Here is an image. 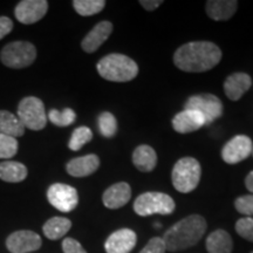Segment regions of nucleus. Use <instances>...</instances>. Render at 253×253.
<instances>
[{"label": "nucleus", "instance_id": "27", "mask_svg": "<svg viewBox=\"0 0 253 253\" xmlns=\"http://www.w3.org/2000/svg\"><path fill=\"white\" fill-rule=\"evenodd\" d=\"M97 125H99L100 134L104 137H113L118 131V121L115 116L109 112H103L100 114L97 119Z\"/></svg>", "mask_w": 253, "mask_h": 253}, {"label": "nucleus", "instance_id": "14", "mask_svg": "<svg viewBox=\"0 0 253 253\" xmlns=\"http://www.w3.org/2000/svg\"><path fill=\"white\" fill-rule=\"evenodd\" d=\"M131 198V188L128 183L120 182L109 186L103 192V205L108 209H120L128 203Z\"/></svg>", "mask_w": 253, "mask_h": 253}, {"label": "nucleus", "instance_id": "6", "mask_svg": "<svg viewBox=\"0 0 253 253\" xmlns=\"http://www.w3.org/2000/svg\"><path fill=\"white\" fill-rule=\"evenodd\" d=\"M37 59V48L28 41L8 43L0 53V60L9 68L20 69L31 66Z\"/></svg>", "mask_w": 253, "mask_h": 253}, {"label": "nucleus", "instance_id": "32", "mask_svg": "<svg viewBox=\"0 0 253 253\" xmlns=\"http://www.w3.org/2000/svg\"><path fill=\"white\" fill-rule=\"evenodd\" d=\"M166 251L167 248L163 239L160 237H155L148 242V244L141 250L140 253H166Z\"/></svg>", "mask_w": 253, "mask_h": 253}, {"label": "nucleus", "instance_id": "7", "mask_svg": "<svg viewBox=\"0 0 253 253\" xmlns=\"http://www.w3.org/2000/svg\"><path fill=\"white\" fill-rule=\"evenodd\" d=\"M18 119L25 128L31 130H42L47 125L45 106L36 96H27L18 106Z\"/></svg>", "mask_w": 253, "mask_h": 253}, {"label": "nucleus", "instance_id": "25", "mask_svg": "<svg viewBox=\"0 0 253 253\" xmlns=\"http://www.w3.org/2000/svg\"><path fill=\"white\" fill-rule=\"evenodd\" d=\"M106 6L104 0H74L73 7L82 17H90V15L100 13Z\"/></svg>", "mask_w": 253, "mask_h": 253}, {"label": "nucleus", "instance_id": "21", "mask_svg": "<svg viewBox=\"0 0 253 253\" xmlns=\"http://www.w3.org/2000/svg\"><path fill=\"white\" fill-rule=\"evenodd\" d=\"M205 245L209 253H231L233 249L232 238L224 230H216L210 233Z\"/></svg>", "mask_w": 253, "mask_h": 253}, {"label": "nucleus", "instance_id": "36", "mask_svg": "<svg viewBox=\"0 0 253 253\" xmlns=\"http://www.w3.org/2000/svg\"><path fill=\"white\" fill-rule=\"evenodd\" d=\"M245 186L250 192H253V171H251L245 178Z\"/></svg>", "mask_w": 253, "mask_h": 253}, {"label": "nucleus", "instance_id": "19", "mask_svg": "<svg viewBox=\"0 0 253 253\" xmlns=\"http://www.w3.org/2000/svg\"><path fill=\"white\" fill-rule=\"evenodd\" d=\"M237 8L238 1L236 0H210L205 6L209 17L216 21L229 20L236 13Z\"/></svg>", "mask_w": 253, "mask_h": 253}, {"label": "nucleus", "instance_id": "17", "mask_svg": "<svg viewBox=\"0 0 253 253\" xmlns=\"http://www.w3.org/2000/svg\"><path fill=\"white\" fill-rule=\"evenodd\" d=\"M203 126H205L203 116L196 110H182L172 120L173 129L179 134H188V132L196 131Z\"/></svg>", "mask_w": 253, "mask_h": 253}, {"label": "nucleus", "instance_id": "20", "mask_svg": "<svg viewBox=\"0 0 253 253\" xmlns=\"http://www.w3.org/2000/svg\"><path fill=\"white\" fill-rule=\"evenodd\" d=\"M132 163L142 172H150L156 168L157 155L150 145H138L132 153Z\"/></svg>", "mask_w": 253, "mask_h": 253}, {"label": "nucleus", "instance_id": "15", "mask_svg": "<svg viewBox=\"0 0 253 253\" xmlns=\"http://www.w3.org/2000/svg\"><path fill=\"white\" fill-rule=\"evenodd\" d=\"M252 86V79L246 73H233L224 82V93L231 101H238Z\"/></svg>", "mask_w": 253, "mask_h": 253}, {"label": "nucleus", "instance_id": "8", "mask_svg": "<svg viewBox=\"0 0 253 253\" xmlns=\"http://www.w3.org/2000/svg\"><path fill=\"white\" fill-rule=\"evenodd\" d=\"M184 109L198 112L203 116L205 125H210L223 115V103L212 94H198L189 97Z\"/></svg>", "mask_w": 253, "mask_h": 253}, {"label": "nucleus", "instance_id": "22", "mask_svg": "<svg viewBox=\"0 0 253 253\" xmlns=\"http://www.w3.org/2000/svg\"><path fill=\"white\" fill-rule=\"evenodd\" d=\"M25 129L18 116L7 110H0V134L17 138L25 134Z\"/></svg>", "mask_w": 253, "mask_h": 253}, {"label": "nucleus", "instance_id": "12", "mask_svg": "<svg viewBox=\"0 0 253 253\" xmlns=\"http://www.w3.org/2000/svg\"><path fill=\"white\" fill-rule=\"evenodd\" d=\"M47 11L48 2L46 0H23L15 7L14 14L19 23L32 25L45 17Z\"/></svg>", "mask_w": 253, "mask_h": 253}, {"label": "nucleus", "instance_id": "13", "mask_svg": "<svg viewBox=\"0 0 253 253\" xmlns=\"http://www.w3.org/2000/svg\"><path fill=\"white\" fill-rule=\"evenodd\" d=\"M137 237L130 229H121L115 231L104 243L107 253H130L135 248Z\"/></svg>", "mask_w": 253, "mask_h": 253}, {"label": "nucleus", "instance_id": "9", "mask_svg": "<svg viewBox=\"0 0 253 253\" xmlns=\"http://www.w3.org/2000/svg\"><path fill=\"white\" fill-rule=\"evenodd\" d=\"M47 198L50 205L61 212H71L79 203L77 189L62 183H54L50 185L47 190Z\"/></svg>", "mask_w": 253, "mask_h": 253}, {"label": "nucleus", "instance_id": "4", "mask_svg": "<svg viewBox=\"0 0 253 253\" xmlns=\"http://www.w3.org/2000/svg\"><path fill=\"white\" fill-rule=\"evenodd\" d=\"M202 175L201 164L194 157H183L172 169V184L177 191L189 194L199 184Z\"/></svg>", "mask_w": 253, "mask_h": 253}, {"label": "nucleus", "instance_id": "11", "mask_svg": "<svg viewBox=\"0 0 253 253\" xmlns=\"http://www.w3.org/2000/svg\"><path fill=\"white\" fill-rule=\"evenodd\" d=\"M40 236L30 230L15 231L6 239V246L11 253H30L40 249Z\"/></svg>", "mask_w": 253, "mask_h": 253}, {"label": "nucleus", "instance_id": "33", "mask_svg": "<svg viewBox=\"0 0 253 253\" xmlns=\"http://www.w3.org/2000/svg\"><path fill=\"white\" fill-rule=\"evenodd\" d=\"M62 250L63 253H87L80 243L73 238L63 239Z\"/></svg>", "mask_w": 253, "mask_h": 253}, {"label": "nucleus", "instance_id": "23", "mask_svg": "<svg viewBox=\"0 0 253 253\" xmlns=\"http://www.w3.org/2000/svg\"><path fill=\"white\" fill-rule=\"evenodd\" d=\"M27 177V168L20 162L5 161L0 163V179L8 183H19Z\"/></svg>", "mask_w": 253, "mask_h": 253}, {"label": "nucleus", "instance_id": "28", "mask_svg": "<svg viewBox=\"0 0 253 253\" xmlns=\"http://www.w3.org/2000/svg\"><path fill=\"white\" fill-rule=\"evenodd\" d=\"M48 120L53 125L58 126H68L77 120V114L71 108H65L62 112H59L56 109L49 110Z\"/></svg>", "mask_w": 253, "mask_h": 253}, {"label": "nucleus", "instance_id": "18", "mask_svg": "<svg viewBox=\"0 0 253 253\" xmlns=\"http://www.w3.org/2000/svg\"><path fill=\"white\" fill-rule=\"evenodd\" d=\"M99 167V157L94 154H89L86 156L73 158L66 166V170L73 177H87L96 171Z\"/></svg>", "mask_w": 253, "mask_h": 253}, {"label": "nucleus", "instance_id": "29", "mask_svg": "<svg viewBox=\"0 0 253 253\" xmlns=\"http://www.w3.org/2000/svg\"><path fill=\"white\" fill-rule=\"evenodd\" d=\"M18 141L17 138L11 136L0 134V158H12L18 153Z\"/></svg>", "mask_w": 253, "mask_h": 253}, {"label": "nucleus", "instance_id": "26", "mask_svg": "<svg viewBox=\"0 0 253 253\" xmlns=\"http://www.w3.org/2000/svg\"><path fill=\"white\" fill-rule=\"evenodd\" d=\"M91 138H93V131L88 126H79L73 131L68 143L69 149L73 151L80 150L84 144L91 141Z\"/></svg>", "mask_w": 253, "mask_h": 253}, {"label": "nucleus", "instance_id": "30", "mask_svg": "<svg viewBox=\"0 0 253 253\" xmlns=\"http://www.w3.org/2000/svg\"><path fill=\"white\" fill-rule=\"evenodd\" d=\"M236 231L240 237L249 242H253V218L244 217L237 220Z\"/></svg>", "mask_w": 253, "mask_h": 253}, {"label": "nucleus", "instance_id": "37", "mask_svg": "<svg viewBox=\"0 0 253 253\" xmlns=\"http://www.w3.org/2000/svg\"><path fill=\"white\" fill-rule=\"evenodd\" d=\"M252 154H253V150H252Z\"/></svg>", "mask_w": 253, "mask_h": 253}, {"label": "nucleus", "instance_id": "3", "mask_svg": "<svg viewBox=\"0 0 253 253\" xmlns=\"http://www.w3.org/2000/svg\"><path fill=\"white\" fill-rule=\"evenodd\" d=\"M96 67L101 77L112 82L131 81L138 74L137 63L129 56L120 53L103 56Z\"/></svg>", "mask_w": 253, "mask_h": 253}, {"label": "nucleus", "instance_id": "34", "mask_svg": "<svg viewBox=\"0 0 253 253\" xmlns=\"http://www.w3.org/2000/svg\"><path fill=\"white\" fill-rule=\"evenodd\" d=\"M13 28V23L7 17H0V40L7 36Z\"/></svg>", "mask_w": 253, "mask_h": 253}, {"label": "nucleus", "instance_id": "1", "mask_svg": "<svg viewBox=\"0 0 253 253\" xmlns=\"http://www.w3.org/2000/svg\"><path fill=\"white\" fill-rule=\"evenodd\" d=\"M221 50L210 41H192L179 47L173 54L176 67L183 72L202 73L219 63Z\"/></svg>", "mask_w": 253, "mask_h": 253}, {"label": "nucleus", "instance_id": "35", "mask_svg": "<svg viewBox=\"0 0 253 253\" xmlns=\"http://www.w3.org/2000/svg\"><path fill=\"white\" fill-rule=\"evenodd\" d=\"M140 4L147 11H155V9L160 7V5H162V1L161 0H141Z\"/></svg>", "mask_w": 253, "mask_h": 253}, {"label": "nucleus", "instance_id": "2", "mask_svg": "<svg viewBox=\"0 0 253 253\" xmlns=\"http://www.w3.org/2000/svg\"><path fill=\"white\" fill-rule=\"evenodd\" d=\"M207 220L199 214H191L177 221L164 233L167 251L177 252L197 244L207 231Z\"/></svg>", "mask_w": 253, "mask_h": 253}, {"label": "nucleus", "instance_id": "5", "mask_svg": "<svg viewBox=\"0 0 253 253\" xmlns=\"http://www.w3.org/2000/svg\"><path fill=\"white\" fill-rule=\"evenodd\" d=\"M175 202L169 195L163 192H144L136 198L134 211L138 216L151 214H170L175 211Z\"/></svg>", "mask_w": 253, "mask_h": 253}, {"label": "nucleus", "instance_id": "38", "mask_svg": "<svg viewBox=\"0 0 253 253\" xmlns=\"http://www.w3.org/2000/svg\"><path fill=\"white\" fill-rule=\"evenodd\" d=\"M251 253H253V252H251Z\"/></svg>", "mask_w": 253, "mask_h": 253}, {"label": "nucleus", "instance_id": "10", "mask_svg": "<svg viewBox=\"0 0 253 253\" xmlns=\"http://www.w3.org/2000/svg\"><path fill=\"white\" fill-rule=\"evenodd\" d=\"M253 144L251 138L245 135H237L224 145L221 157L227 164H237L252 154Z\"/></svg>", "mask_w": 253, "mask_h": 253}, {"label": "nucleus", "instance_id": "31", "mask_svg": "<svg viewBox=\"0 0 253 253\" xmlns=\"http://www.w3.org/2000/svg\"><path fill=\"white\" fill-rule=\"evenodd\" d=\"M235 208L239 213L245 214L246 217L253 216V195H246L237 198L235 201Z\"/></svg>", "mask_w": 253, "mask_h": 253}, {"label": "nucleus", "instance_id": "16", "mask_svg": "<svg viewBox=\"0 0 253 253\" xmlns=\"http://www.w3.org/2000/svg\"><path fill=\"white\" fill-rule=\"evenodd\" d=\"M113 32V24L110 21H101L95 25L93 30L82 40V49L87 53H93L102 46V43L108 39Z\"/></svg>", "mask_w": 253, "mask_h": 253}, {"label": "nucleus", "instance_id": "24", "mask_svg": "<svg viewBox=\"0 0 253 253\" xmlns=\"http://www.w3.org/2000/svg\"><path fill=\"white\" fill-rule=\"evenodd\" d=\"M72 221L63 217H53L43 224V235L50 240L62 238L71 230Z\"/></svg>", "mask_w": 253, "mask_h": 253}]
</instances>
